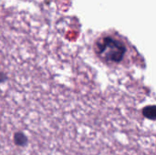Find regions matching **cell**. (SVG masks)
<instances>
[{
  "mask_svg": "<svg viewBox=\"0 0 156 155\" xmlns=\"http://www.w3.org/2000/svg\"><path fill=\"white\" fill-rule=\"evenodd\" d=\"M94 50L96 55L108 64L121 63L127 53L125 44L112 36L99 38L94 44Z\"/></svg>",
  "mask_w": 156,
  "mask_h": 155,
  "instance_id": "cell-1",
  "label": "cell"
},
{
  "mask_svg": "<svg viewBox=\"0 0 156 155\" xmlns=\"http://www.w3.org/2000/svg\"><path fill=\"white\" fill-rule=\"evenodd\" d=\"M13 141H14V143L18 147H25L28 143V139H27V135L22 132H16L14 134Z\"/></svg>",
  "mask_w": 156,
  "mask_h": 155,
  "instance_id": "cell-2",
  "label": "cell"
},
{
  "mask_svg": "<svg viewBox=\"0 0 156 155\" xmlns=\"http://www.w3.org/2000/svg\"><path fill=\"white\" fill-rule=\"evenodd\" d=\"M143 115L151 120V121H154L156 117V108L154 105H149L146 106L145 108H144L143 110Z\"/></svg>",
  "mask_w": 156,
  "mask_h": 155,
  "instance_id": "cell-3",
  "label": "cell"
},
{
  "mask_svg": "<svg viewBox=\"0 0 156 155\" xmlns=\"http://www.w3.org/2000/svg\"><path fill=\"white\" fill-rule=\"evenodd\" d=\"M6 79H7V76H6L5 73L0 72V84H1V83H3V82H5Z\"/></svg>",
  "mask_w": 156,
  "mask_h": 155,
  "instance_id": "cell-4",
  "label": "cell"
}]
</instances>
